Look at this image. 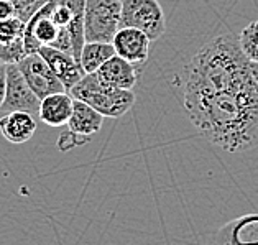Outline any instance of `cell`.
I'll use <instances>...</instances> for the list:
<instances>
[{"mask_svg":"<svg viewBox=\"0 0 258 245\" xmlns=\"http://www.w3.org/2000/svg\"><path fill=\"white\" fill-rule=\"evenodd\" d=\"M182 105L212 145L240 153L258 145V63L235 35H217L184 69Z\"/></svg>","mask_w":258,"mask_h":245,"instance_id":"6da1fadb","label":"cell"},{"mask_svg":"<svg viewBox=\"0 0 258 245\" xmlns=\"http://www.w3.org/2000/svg\"><path fill=\"white\" fill-rule=\"evenodd\" d=\"M69 96L81 100L97 110L100 115L120 118L135 105L137 96L132 89H114L107 87L97 79L96 73L86 74L79 83L69 91Z\"/></svg>","mask_w":258,"mask_h":245,"instance_id":"7a4b0ae2","label":"cell"},{"mask_svg":"<svg viewBox=\"0 0 258 245\" xmlns=\"http://www.w3.org/2000/svg\"><path fill=\"white\" fill-rule=\"evenodd\" d=\"M122 2L118 0H86L84 38L86 41L112 43L120 28Z\"/></svg>","mask_w":258,"mask_h":245,"instance_id":"3957f363","label":"cell"},{"mask_svg":"<svg viewBox=\"0 0 258 245\" xmlns=\"http://www.w3.org/2000/svg\"><path fill=\"white\" fill-rule=\"evenodd\" d=\"M120 27L137 28L150 40H160L166 31L165 10L158 0H122Z\"/></svg>","mask_w":258,"mask_h":245,"instance_id":"277c9868","label":"cell"},{"mask_svg":"<svg viewBox=\"0 0 258 245\" xmlns=\"http://www.w3.org/2000/svg\"><path fill=\"white\" fill-rule=\"evenodd\" d=\"M104 118L105 117L100 115L97 110H94L91 105L74 99L73 114L66 124V130L61 132L56 145L61 152H69L76 147L86 145L91 142L92 135L100 132L104 125Z\"/></svg>","mask_w":258,"mask_h":245,"instance_id":"5b68a950","label":"cell"},{"mask_svg":"<svg viewBox=\"0 0 258 245\" xmlns=\"http://www.w3.org/2000/svg\"><path fill=\"white\" fill-rule=\"evenodd\" d=\"M40 99L30 89L27 81L22 76L17 65H7V76H5V97L0 107L2 114L7 112H27L31 115H38Z\"/></svg>","mask_w":258,"mask_h":245,"instance_id":"8992f818","label":"cell"},{"mask_svg":"<svg viewBox=\"0 0 258 245\" xmlns=\"http://www.w3.org/2000/svg\"><path fill=\"white\" fill-rule=\"evenodd\" d=\"M17 66L30 86V89L36 94L40 100L56 92H66L59 79L54 76V73L38 53L27 54Z\"/></svg>","mask_w":258,"mask_h":245,"instance_id":"52a82bcc","label":"cell"},{"mask_svg":"<svg viewBox=\"0 0 258 245\" xmlns=\"http://www.w3.org/2000/svg\"><path fill=\"white\" fill-rule=\"evenodd\" d=\"M38 54L46 61V65L54 73V76L59 79L66 92L71 91L86 76L84 69L81 68L79 61L73 54L59 51V49L51 46H41L38 49Z\"/></svg>","mask_w":258,"mask_h":245,"instance_id":"ba28073f","label":"cell"},{"mask_svg":"<svg viewBox=\"0 0 258 245\" xmlns=\"http://www.w3.org/2000/svg\"><path fill=\"white\" fill-rule=\"evenodd\" d=\"M150 43L152 40L143 31L120 27L112 40V46H114L117 56H120L135 66H142L147 63L150 56Z\"/></svg>","mask_w":258,"mask_h":245,"instance_id":"9c48e42d","label":"cell"},{"mask_svg":"<svg viewBox=\"0 0 258 245\" xmlns=\"http://www.w3.org/2000/svg\"><path fill=\"white\" fill-rule=\"evenodd\" d=\"M97 79L114 89H134L138 83V66L125 61L120 56H112L96 71Z\"/></svg>","mask_w":258,"mask_h":245,"instance_id":"30bf717a","label":"cell"},{"mask_svg":"<svg viewBox=\"0 0 258 245\" xmlns=\"http://www.w3.org/2000/svg\"><path fill=\"white\" fill-rule=\"evenodd\" d=\"M73 104L74 99L69 96V92H56L46 96L40 100V120L53 129L64 127L73 114Z\"/></svg>","mask_w":258,"mask_h":245,"instance_id":"8fae6325","label":"cell"},{"mask_svg":"<svg viewBox=\"0 0 258 245\" xmlns=\"http://www.w3.org/2000/svg\"><path fill=\"white\" fill-rule=\"evenodd\" d=\"M36 132V120L27 112H7L0 117V134L14 145L27 143Z\"/></svg>","mask_w":258,"mask_h":245,"instance_id":"7c38bea8","label":"cell"},{"mask_svg":"<svg viewBox=\"0 0 258 245\" xmlns=\"http://www.w3.org/2000/svg\"><path fill=\"white\" fill-rule=\"evenodd\" d=\"M112 56H115V49L112 46V43L86 41L79 56V65L86 74H92Z\"/></svg>","mask_w":258,"mask_h":245,"instance_id":"4fadbf2b","label":"cell"},{"mask_svg":"<svg viewBox=\"0 0 258 245\" xmlns=\"http://www.w3.org/2000/svg\"><path fill=\"white\" fill-rule=\"evenodd\" d=\"M238 45L250 61L258 63V20L245 25L238 36Z\"/></svg>","mask_w":258,"mask_h":245,"instance_id":"5bb4252c","label":"cell"},{"mask_svg":"<svg viewBox=\"0 0 258 245\" xmlns=\"http://www.w3.org/2000/svg\"><path fill=\"white\" fill-rule=\"evenodd\" d=\"M25 56V45L23 38H17L10 43H0V63L2 65H18Z\"/></svg>","mask_w":258,"mask_h":245,"instance_id":"9a60e30c","label":"cell"},{"mask_svg":"<svg viewBox=\"0 0 258 245\" xmlns=\"http://www.w3.org/2000/svg\"><path fill=\"white\" fill-rule=\"evenodd\" d=\"M25 23L17 17L0 20V43H10L17 38H23Z\"/></svg>","mask_w":258,"mask_h":245,"instance_id":"2e32d148","label":"cell"},{"mask_svg":"<svg viewBox=\"0 0 258 245\" xmlns=\"http://www.w3.org/2000/svg\"><path fill=\"white\" fill-rule=\"evenodd\" d=\"M10 2L14 5L15 17L20 18L23 23H27L48 0H10Z\"/></svg>","mask_w":258,"mask_h":245,"instance_id":"e0dca14e","label":"cell"},{"mask_svg":"<svg viewBox=\"0 0 258 245\" xmlns=\"http://www.w3.org/2000/svg\"><path fill=\"white\" fill-rule=\"evenodd\" d=\"M15 17L14 5L10 0H0V20H7V18Z\"/></svg>","mask_w":258,"mask_h":245,"instance_id":"ac0fdd59","label":"cell"},{"mask_svg":"<svg viewBox=\"0 0 258 245\" xmlns=\"http://www.w3.org/2000/svg\"><path fill=\"white\" fill-rule=\"evenodd\" d=\"M5 76H7V65H2L0 66V107L5 97Z\"/></svg>","mask_w":258,"mask_h":245,"instance_id":"d6986e66","label":"cell"},{"mask_svg":"<svg viewBox=\"0 0 258 245\" xmlns=\"http://www.w3.org/2000/svg\"><path fill=\"white\" fill-rule=\"evenodd\" d=\"M238 221H242L245 224H258V212H250V214H245L242 217H238ZM251 245H258V240H255Z\"/></svg>","mask_w":258,"mask_h":245,"instance_id":"ffe728a7","label":"cell"},{"mask_svg":"<svg viewBox=\"0 0 258 245\" xmlns=\"http://www.w3.org/2000/svg\"><path fill=\"white\" fill-rule=\"evenodd\" d=\"M0 66H2V63H0Z\"/></svg>","mask_w":258,"mask_h":245,"instance_id":"44dd1931","label":"cell"},{"mask_svg":"<svg viewBox=\"0 0 258 245\" xmlns=\"http://www.w3.org/2000/svg\"><path fill=\"white\" fill-rule=\"evenodd\" d=\"M118 2H122V0H118Z\"/></svg>","mask_w":258,"mask_h":245,"instance_id":"7402d4cb","label":"cell"}]
</instances>
